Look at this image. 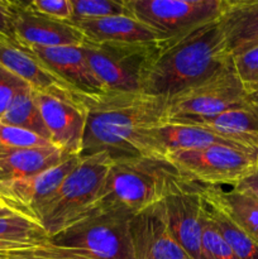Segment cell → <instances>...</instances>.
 <instances>
[{
  "mask_svg": "<svg viewBox=\"0 0 258 259\" xmlns=\"http://www.w3.org/2000/svg\"><path fill=\"white\" fill-rule=\"evenodd\" d=\"M86 111L80 158L105 153L111 161L136 157H167L154 137L166 120L167 99L143 91L77 93Z\"/></svg>",
  "mask_w": 258,
  "mask_h": 259,
  "instance_id": "1",
  "label": "cell"
},
{
  "mask_svg": "<svg viewBox=\"0 0 258 259\" xmlns=\"http://www.w3.org/2000/svg\"><path fill=\"white\" fill-rule=\"evenodd\" d=\"M230 60L219 19L176 37L161 39L143 93L168 100L211 77Z\"/></svg>",
  "mask_w": 258,
  "mask_h": 259,
  "instance_id": "2",
  "label": "cell"
},
{
  "mask_svg": "<svg viewBox=\"0 0 258 259\" xmlns=\"http://www.w3.org/2000/svg\"><path fill=\"white\" fill-rule=\"evenodd\" d=\"M192 184L194 180L168 157L116 159L110 164L98 207H118L133 215Z\"/></svg>",
  "mask_w": 258,
  "mask_h": 259,
  "instance_id": "3",
  "label": "cell"
},
{
  "mask_svg": "<svg viewBox=\"0 0 258 259\" xmlns=\"http://www.w3.org/2000/svg\"><path fill=\"white\" fill-rule=\"evenodd\" d=\"M111 162L105 153L80 159L43 211L40 225L48 237L67 229L96 210Z\"/></svg>",
  "mask_w": 258,
  "mask_h": 259,
  "instance_id": "4",
  "label": "cell"
},
{
  "mask_svg": "<svg viewBox=\"0 0 258 259\" xmlns=\"http://www.w3.org/2000/svg\"><path fill=\"white\" fill-rule=\"evenodd\" d=\"M131 217L118 207H98L48 242L93 259H136L129 235Z\"/></svg>",
  "mask_w": 258,
  "mask_h": 259,
  "instance_id": "5",
  "label": "cell"
},
{
  "mask_svg": "<svg viewBox=\"0 0 258 259\" xmlns=\"http://www.w3.org/2000/svg\"><path fill=\"white\" fill-rule=\"evenodd\" d=\"M252 103L235 71L233 58L211 77L167 100V123H189L211 118Z\"/></svg>",
  "mask_w": 258,
  "mask_h": 259,
  "instance_id": "6",
  "label": "cell"
},
{
  "mask_svg": "<svg viewBox=\"0 0 258 259\" xmlns=\"http://www.w3.org/2000/svg\"><path fill=\"white\" fill-rule=\"evenodd\" d=\"M161 40V39H159ZM159 40L152 43H95L85 40L88 62L106 91H143Z\"/></svg>",
  "mask_w": 258,
  "mask_h": 259,
  "instance_id": "7",
  "label": "cell"
},
{
  "mask_svg": "<svg viewBox=\"0 0 258 259\" xmlns=\"http://www.w3.org/2000/svg\"><path fill=\"white\" fill-rule=\"evenodd\" d=\"M167 157L190 179L205 186L234 187L258 167V149L238 143L172 152Z\"/></svg>",
  "mask_w": 258,
  "mask_h": 259,
  "instance_id": "8",
  "label": "cell"
},
{
  "mask_svg": "<svg viewBox=\"0 0 258 259\" xmlns=\"http://www.w3.org/2000/svg\"><path fill=\"white\" fill-rule=\"evenodd\" d=\"M132 17L162 39L219 19L225 0H125Z\"/></svg>",
  "mask_w": 258,
  "mask_h": 259,
  "instance_id": "9",
  "label": "cell"
},
{
  "mask_svg": "<svg viewBox=\"0 0 258 259\" xmlns=\"http://www.w3.org/2000/svg\"><path fill=\"white\" fill-rule=\"evenodd\" d=\"M80 159L78 156H71L45 172L0 184V202L14 214L40 225L46 206Z\"/></svg>",
  "mask_w": 258,
  "mask_h": 259,
  "instance_id": "10",
  "label": "cell"
},
{
  "mask_svg": "<svg viewBox=\"0 0 258 259\" xmlns=\"http://www.w3.org/2000/svg\"><path fill=\"white\" fill-rule=\"evenodd\" d=\"M51 143L68 156L80 157L86 126V111L76 94H51L34 90Z\"/></svg>",
  "mask_w": 258,
  "mask_h": 259,
  "instance_id": "11",
  "label": "cell"
},
{
  "mask_svg": "<svg viewBox=\"0 0 258 259\" xmlns=\"http://www.w3.org/2000/svg\"><path fill=\"white\" fill-rule=\"evenodd\" d=\"M172 235L191 259H205L202 248L205 200L202 185L195 182L163 200Z\"/></svg>",
  "mask_w": 258,
  "mask_h": 259,
  "instance_id": "12",
  "label": "cell"
},
{
  "mask_svg": "<svg viewBox=\"0 0 258 259\" xmlns=\"http://www.w3.org/2000/svg\"><path fill=\"white\" fill-rule=\"evenodd\" d=\"M129 235L136 259H191L172 235L163 201L132 215Z\"/></svg>",
  "mask_w": 258,
  "mask_h": 259,
  "instance_id": "13",
  "label": "cell"
},
{
  "mask_svg": "<svg viewBox=\"0 0 258 259\" xmlns=\"http://www.w3.org/2000/svg\"><path fill=\"white\" fill-rule=\"evenodd\" d=\"M10 12L14 38L28 47L82 46L86 40L75 25L34 12L27 2H10Z\"/></svg>",
  "mask_w": 258,
  "mask_h": 259,
  "instance_id": "14",
  "label": "cell"
},
{
  "mask_svg": "<svg viewBox=\"0 0 258 259\" xmlns=\"http://www.w3.org/2000/svg\"><path fill=\"white\" fill-rule=\"evenodd\" d=\"M28 48L51 72L73 90L82 94H99L106 91L94 75L81 46Z\"/></svg>",
  "mask_w": 258,
  "mask_h": 259,
  "instance_id": "15",
  "label": "cell"
},
{
  "mask_svg": "<svg viewBox=\"0 0 258 259\" xmlns=\"http://www.w3.org/2000/svg\"><path fill=\"white\" fill-rule=\"evenodd\" d=\"M0 65L29 83L34 90L51 94H76L71 86L51 72L32 51L17 40L0 33Z\"/></svg>",
  "mask_w": 258,
  "mask_h": 259,
  "instance_id": "16",
  "label": "cell"
},
{
  "mask_svg": "<svg viewBox=\"0 0 258 259\" xmlns=\"http://www.w3.org/2000/svg\"><path fill=\"white\" fill-rule=\"evenodd\" d=\"M219 23L230 57L258 47V0H225Z\"/></svg>",
  "mask_w": 258,
  "mask_h": 259,
  "instance_id": "17",
  "label": "cell"
},
{
  "mask_svg": "<svg viewBox=\"0 0 258 259\" xmlns=\"http://www.w3.org/2000/svg\"><path fill=\"white\" fill-rule=\"evenodd\" d=\"M86 40L95 43H152L162 39L151 28L132 15L70 20Z\"/></svg>",
  "mask_w": 258,
  "mask_h": 259,
  "instance_id": "18",
  "label": "cell"
},
{
  "mask_svg": "<svg viewBox=\"0 0 258 259\" xmlns=\"http://www.w3.org/2000/svg\"><path fill=\"white\" fill-rule=\"evenodd\" d=\"M57 147L10 148L0 146V184L40 174L67 159Z\"/></svg>",
  "mask_w": 258,
  "mask_h": 259,
  "instance_id": "19",
  "label": "cell"
},
{
  "mask_svg": "<svg viewBox=\"0 0 258 259\" xmlns=\"http://www.w3.org/2000/svg\"><path fill=\"white\" fill-rule=\"evenodd\" d=\"M180 124L201 126L227 141L258 149V105L253 101L217 116Z\"/></svg>",
  "mask_w": 258,
  "mask_h": 259,
  "instance_id": "20",
  "label": "cell"
},
{
  "mask_svg": "<svg viewBox=\"0 0 258 259\" xmlns=\"http://www.w3.org/2000/svg\"><path fill=\"white\" fill-rule=\"evenodd\" d=\"M202 192L209 200L217 204L235 225L240 228L254 242L258 243V199L234 189L205 186Z\"/></svg>",
  "mask_w": 258,
  "mask_h": 259,
  "instance_id": "21",
  "label": "cell"
},
{
  "mask_svg": "<svg viewBox=\"0 0 258 259\" xmlns=\"http://www.w3.org/2000/svg\"><path fill=\"white\" fill-rule=\"evenodd\" d=\"M153 133L167 156L172 152L201 149L212 144L234 143L217 136L209 129L189 124L164 121L154 128Z\"/></svg>",
  "mask_w": 258,
  "mask_h": 259,
  "instance_id": "22",
  "label": "cell"
},
{
  "mask_svg": "<svg viewBox=\"0 0 258 259\" xmlns=\"http://www.w3.org/2000/svg\"><path fill=\"white\" fill-rule=\"evenodd\" d=\"M48 239V234L38 223L19 215L0 218V253L32 249Z\"/></svg>",
  "mask_w": 258,
  "mask_h": 259,
  "instance_id": "23",
  "label": "cell"
},
{
  "mask_svg": "<svg viewBox=\"0 0 258 259\" xmlns=\"http://www.w3.org/2000/svg\"><path fill=\"white\" fill-rule=\"evenodd\" d=\"M2 123L14 125L25 131L33 132L51 142L50 133L40 116L39 109L34 98V89L29 83H24L15 93L7 113L2 118Z\"/></svg>",
  "mask_w": 258,
  "mask_h": 259,
  "instance_id": "24",
  "label": "cell"
},
{
  "mask_svg": "<svg viewBox=\"0 0 258 259\" xmlns=\"http://www.w3.org/2000/svg\"><path fill=\"white\" fill-rule=\"evenodd\" d=\"M207 214L215 223L220 234L229 244L238 259H258V243L254 242L249 235L245 234L233 220L218 206L217 204L207 199L202 192Z\"/></svg>",
  "mask_w": 258,
  "mask_h": 259,
  "instance_id": "25",
  "label": "cell"
},
{
  "mask_svg": "<svg viewBox=\"0 0 258 259\" xmlns=\"http://www.w3.org/2000/svg\"><path fill=\"white\" fill-rule=\"evenodd\" d=\"M72 19H99V18L131 15L125 0H71Z\"/></svg>",
  "mask_w": 258,
  "mask_h": 259,
  "instance_id": "26",
  "label": "cell"
},
{
  "mask_svg": "<svg viewBox=\"0 0 258 259\" xmlns=\"http://www.w3.org/2000/svg\"><path fill=\"white\" fill-rule=\"evenodd\" d=\"M202 248L205 259H238L219 229L207 214L205 206L204 230H202Z\"/></svg>",
  "mask_w": 258,
  "mask_h": 259,
  "instance_id": "27",
  "label": "cell"
},
{
  "mask_svg": "<svg viewBox=\"0 0 258 259\" xmlns=\"http://www.w3.org/2000/svg\"><path fill=\"white\" fill-rule=\"evenodd\" d=\"M0 146L10 148H48L55 147L50 141L33 132L8 125L0 121Z\"/></svg>",
  "mask_w": 258,
  "mask_h": 259,
  "instance_id": "28",
  "label": "cell"
},
{
  "mask_svg": "<svg viewBox=\"0 0 258 259\" xmlns=\"http://www.w3.org/2000/svg\"><path fill=\"white\" fill-rule=\"evenodd\" d=\"M232 58L240 81L250 94L258 83V47Z\"/></svg>",
  "mask_w": 258,
  "mask_h": 259,
  "instance_id": "29",
  "label": "cell"
},
{
  "mask_svg": "<svg viewBox=\"0 0 258 259\" xmlns=\"http://www.w3.org/2000/svg\"><path fill=\"white\" fill-rule=\"evenodd\" d=\"M27 4L34 12L40 13L52 19L61 20V22H70L72 19L71 0H33Z\"/></svg>",
  "mask_w": 258,
  "mask_h": 259,
  "instance_id": "30",
  "label": "cell"
},
{
  "mask_svg": "<svg viewBox=\"0 0 258 259\" xmlns=\"http://www.w3.org/2000/svg\"><path fill=\"white\" fill-rule=\"evenodd\" d=\"M25 82L23 78L10 72L0 65V120L7 113L15 93L22 88Z\"/></svg>",
  "mask_w": 258,
  "mask_h": 259,
  "instance_id": "31",
  "label": "cell"
},
{
  "mask_svg": "<svg viewBox=\"0 0 258 259\" xmlns=\"http://www.w3.org/2000/svg\"><path fill=\"white\" fill-rule=\"evenodd\" d=\"M39 259H93L82 253L75 252V250L67 249V248L57 247L47 240L45 244L39 247L32 248V249H25Z\"/></svg>",
  "mask_w": 258,
  "mask_h": 259,
  "instance_id": "32",
  "label": "cell"
},
{
  "mask_svg": "<svg viewBox=\"0 0 258 259\" xmlns=\"http://www.w3.org/2000/svg\"><path fill=\"white\" fill-rule=\"evenodd\" d=\"M0 33L14 38L9 0H0Z\"/></svg>",
  "mask_w": 258,
  "mask_h": 259,
  "instance_id": "33",
  "label": "cell"
},
{
  "mask_svg": "<svg viewBox=\"0 0 258 259\" xmlns=\"http://www.w3.org/2000/svg\"><path fill=\"white\" fill-rule=\"evenodd\" d=\"M232 189L237 190V191L245 192V194H249L252 196H254L255 199H258V167L252 172V174L248 175L247 177L242 180L240 182H238L234 187Z\"/></svg>",
  "mask_w": 258,
  "mask_h": 259,
  "instance_id": "34",
  "label": "cell"
},
{
  "mask_svg": "<svg viewBox=\"0 0 258 259\" xmlns=\"http://www.w3.org/2000/svg\"><path fill=\"white\" fill-rule=\"evenodd\" d=\"M249 95H250V100H252L253 103L257 104V105H258V91H255V93L249 94Z\"/></svg>",
  "mask_w": 258,
  "mask_h": 259,
  "instance_id": "35",
  "label": "cell"
},
{
  "mask_svg": "<svg viewBox=\"0 0 258 259\" xmlns=\"http://www.w3.org/2000/svg\"><path fill=\"white\" fill-rule=\"evenodd\" d=\"M0 259H7V255H5V253H0Z\"/></svg>",
  "mask_w": 258,
  "mask_h": 259,
  "instance_id": "36",
  "label": "cell"
},
{
  "mask_svg": "<svg viewBox=\"0 0 258 259\" xmlns=\"http://www.w3.org/2000/svg\"><path fill=\"white\" fill-rule=\"evenodd\" d=\"M255 91H258V83H257V86H255V89L252 91V93H255ZM252 93H250V94H252Z\"/></svg>",
  "mask_w": 258,
  "mask_h": 259,
  "instance_id": "37",
  "label": "cell"
}]
</instances>
